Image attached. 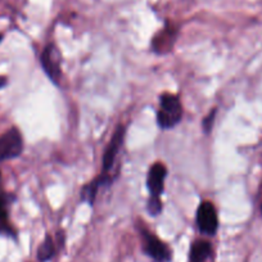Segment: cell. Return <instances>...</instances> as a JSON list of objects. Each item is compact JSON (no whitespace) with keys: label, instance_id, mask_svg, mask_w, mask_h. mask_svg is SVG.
<instances>
[{"label":"cell","instance_id":"obj_9","mask_svg":"<svg viewBox=\"0 0 262 262\" xmlns=\"http://www.w3.org/2000/svg\"><path fill=\"white\" fill-rule=\"evenodd\" d=\"M111 183H112V178H111L108 173L102 172V175H99L97 179L90 181L89 184H86V185L82 188L81 200L84 201V202L89 203L90 206H93L95 202V198H97L98 190H99L103 185H110Z\"/></svg>","mask_w":262,"mask_h":262},{"label":"cell","instance_id":"obj_2","mask_svg":"<svg viewBox=\"0 0 262 262\" xmlns=\"http://www.w3.org/2000/svg\"><path fill=\"white\" fill-rule=\"evenodd\" d=\"M24 152V138L17 127L9 128L0 135V162L14 160Z\"/></svg>","mask_w":262,"mask_h":262},{"label":"cell","instance_id":"obj_11","mask_svg":"<svg viewBox=\"0 0 262 262\" xmlns=\"http://www.w3.org/2000/svg\"><path fill=\"white\" fill-rule=\"evenodd\" d=\"M212 253V247L206 241H196L191 244L189 262H205Z\"/></svg>","mask_w":262,"mask_h":262},{"label":"cell","instance_id":"obj_12","mask_svg":"<svg viewBox=\"0 0 262 262\" xmlns=\"http://www.w3.org/2000/svg\"><path fill=\"white\" fill-rule=\"evenodd\" d=\"M55 254V246L53 242L52 236H45L44 242L40 244L39 249H37V259L40 262H47L52 259Z\"/></svg>","mask_w":262,"mask_h":262},{"label":"cell","instance_id":"obj_13","mask_svg":"<svg viewBox=\"0 0 262 262\" xmlns=\"http://www.w3.org/2000/svg\"><path fill=\"white\" fill-rule=\"evenodd\" d=\"M148 212L152 216H157L158 213L162 211V203H161V200H155V198H149L148 200Z\"/></svg>","mask_w":262,"mask_h":262},{"label":"cell","instance_id":"obj_4","mask_svg":"<svg viewBox=\"0 0 262 262\" xmlns=\"http://www.w3.org/2000/svg\"><path fill=\"white\" fill-rule=\"evenodd\" d=\"M40 63L47 76L54 84H59L60 77H62V59H60L59 50L54 44L45 47L40 57Z\"/></svg>","mask_w":262,"mask_h":262},{"label":"cell","instance_id":"obj_6","mask_svg":"<svg viewBox=\"0 0 262 262\" xmlns=\"http://www.w3.org/2000/svg\"><path fill=\"white\" fill-rule=\"evenodd\" d=\"M126 135V127L123 125H118L116 131L113 133L112 138H111L110 143H108L107 148L104 150V155H103L102 160V168L103 173H108L110 175V171L112 170L113 166H115L116 158H117L118 153H120L121 148L123 145V140H125Z\"/></svg>","mask_w":262,"mask_h":262},{"label":"cell","instance_id":"obj_10","mask_svg":"<svg viewBox=\"0 0 262 262\" xmlns=\"http://www.w3.org/2000/svg\"><path fill=\"white\" fill-rule=\"evenodd\" d=\"M9 203H11L9 195H7V194H0V234L14 235V230L11 226V223H9Z\"/></svg>","mask_w":262,"mask_h":262},{"label":"cell","instance_id":"obj_15","mask_svg":"<svg viewBox=\"0 0 262 262\" xmlns=\"http://www.w3.org/2000/svg\"><path fill=\"white\" fill-rule=\"evenodd\" d=\"M7 84H8V80H7V77L0 76V89H3Z\"/></svg>","mask_w":262,"mask_h":262},{"label":"cell","instance_id":"obj_5","mask_svg":"<svg viewBox=\"0 0 262 262\" xmlns=\"http://www.w3.org/2000/svg\"><path fill=\"white\" fill-rule=\"evenodd\" d=\"M196 225L205 235H215L219 228V217L215 206L205 201L196 210Z\"/></svg>","mask_w":262,"mask_h":262},{"label":"cell","instance_id":"obj_1","mask_svg":"<svg viewBox=\"0 0 262 262\" xmlns=\"http://www.w3.org/2000/svg\"><path fill=\"white\" fill-rule=\"evenodd\" d=\"M183 118V107L175 94L163 93L160 97V110L157 112V122L161 128L175 127Z\"/></svg>","mask_w":262,"mask_h":262},{"label":"cell","instance_id":"obj_17","mask_svg":"<svg viewBox=\"0 0 262 262\" xmlns=\"http://www.w3.org/2000/svg\"><path fill=\"white\" fill-rule=\"evenodd\" d=\"M261 213H262V203H261Z\"/></svg>","mask_w":262,"mask_h":262},{"label":"cell","instance_id":"obj_8","mask_svg":"<svg viewBox=\"0 0 262 262\" xmlns=\"http://www.w3.org/2000/svg\"><path fill=\"white\" fill-rule=\"evenodd\" d=\"M178 36V29L173 25H166L152 40V48L158 54H166L173 48Z\"/></svg>","mask_w":262,"mask_h":262},{"label":"cell","instance_id":"obj_16","mask_svg":"<svg viewBox=\"0 0 262 262\" xmlns=\"http://www.w3.org/2000/svg\"><path fill=\"white\" fill-rule=\"evenodd\" d=\"M2 39H3V36H2V35H0V41H2Z\"/></svg>","mask_w":262,"mask_h":262},{"label":"cell","instance_id":"obj_7","mask_svg":"<svg viewBox=\"0 0 262 262\" xmlns=\"http://www.w3.org/2000/svg\"><path fill=\"white\" fill-rule=\"evenodd\" d=\"M167 176V168L163 163L157 162L150 166L147 178V186L149 190V198L160 200L165 190V180Z\"/></svg>","mask_w":262,"mask_h":262},{"label":"cell","instance_id":"obj_3","mask_svg":"<svg viewBox=\"0 0 262 262\" xmlns=\"http://www.w3.org/2000/svg\"><path fill=\"white\" fill-rule=\"evenodd\" d=\"M143 238V251L147 256L155 262H170L171 261V251L161 239H158L150 231L142 229L140 230Z\"/></svg>","mask_w":262,"mask_h":262},{"label":"cell","instance_id":"obj_14","mask_svg":"<svg viewBox=\"0 0 262 262\" xmlns=\"http://www.w3.org/2000/svg\"><path fill=\"white\" fill-rule=\"evenodd\" d=\"M216 113H217V110H212V111H211V112H210V115L207 116V117L203 118L202 126H203V130H205L206 134H210L211 130H212V127H213V121H215Z\"/></svg>","mask_w":262,"mask_h":262}]
</instances>
